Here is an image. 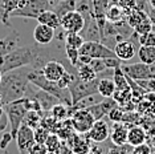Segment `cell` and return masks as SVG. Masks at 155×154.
<instances>
[{
	"mask_svg": "<svg viewBox=\"0 0 155 154\" xmlns=\"http://www.w3.org/2000/svg\"><path fill=\"white\" fill-rule=\"evenodd\" d=\"M31 69H32L31 66H23L3 73L0 82V96L3 105L25 97L27 90L31 85L28 80V73Z\"/></svg>",
	"mask_w": 155,
	"mask_h": 154,
	"instance_id": "cell-1",
	"label": "cell"
},
{
	"mask_svg": "<svg viewBox=\"0 0 155 154\" xmlns=\"http://www.w3.org/2000/svg\"><path fill=\"white\" fill-rule=\"evenodd\" d=\"M28 80L32 85L37 86L38 89H43L45 92L53 94L54 97H57L62 104L72 106V96H70L69 89H62L57 85V82L45 79L40 69H31L29 73H28Z\"/></svg>",
	"mask_w": 155,
	"mask_h": 154,
	"instance_id": "cell-2",
	"label": "cell"
},
{
	"mask_svg": "<svg viewBox=\"0 0 155 154\" xmlns=\"http://www.w3.org/2000/svg\"><path fill=\"white\" fill-rule=\"evenodd\" d=\"M4 112H5L7 118H8V122H9L11 134H12L13 139H15L16 134H17V130H19L20 126H21L24 117H25V114L28 112V109L25 108V104H24V100L20 99V100L13 101V102L5 104L4 105Z\"/></svg>",
	"mask_w": 155,
	"mask_h": 154,
	"instance_id": "cell-3",
	"label": "cell"
},
{
	"mask_svg": "<svg viewBox=\"0 0 155 154\" xmlns=\"http://www.w3.org/2000/svg\"><path fill=\"white\" fill-rule=\"evenodd\" d=\"M52 5L48 0H25L21 8L15 9L9 17H25V19H37L40 13L51 9Z\"/></svg>",
	"mask_w": 155,
	"mask_h": 154,
	"instance_id": "cell-4",
	"label": "cell"
},
{
	"mask_svg": "<svg viewBox=\"0 0 155 154\" xmlns=\"http://www.w3.org/2000/svg\"><path fill=\"white\" fill-rule=\"evenodd\" d=\"M98 77L93 81H82L80 80L78 77L76 76V79L73 80V82L70 84L69 86V92H70V96H72V105L77 104L80 100L85 99V97L90 96V94H94V93H98L97 90V85H98Z\"/></svg>",
	"mask_w": 155,
	"mask_h": 154,
	"instance_id": "cell-5",
	"label": "cell"
},
{
	"mask_svg": "<svg viewBox=\"0 0 155 154\" xmlns=\"http://www.w3.org/2000/svg\"><path fill=\"white\" fill-rule=\"evenodd\" d=\"M80 55L89 56L91 59H107V57H117L114 51L105 45L101 41H85L82 47L80 48Z\"/></svg>",
	"mask_w": 155,
	"mask_h": 154,
	"instance_id": "cell-6",
	"label": "cell"
},
{
	"mask_svg": "<svg viewBox=\"0 0 155 154\" xmlns=\"http://www.w3.org/2000/svg\"><path fill=\"white\" fill-rule=\"evenodd\" d=\"M70 122H72V128L76 133L86 134L91 129L96 120H94V117L87 109H80V110H74L70 114Z\"/></svg>",
	"mask_w": 155,
	"mask_h": 154,
	"instance_id": "cell-7",
	"label": "cell"
},
{
	"mask_svg": "<svg viewBox=\"0 0 155 154\" xmlns=\"http://www.w3.org/2000/svg\"><path fill=\"white\" fill-rule=\"evenodd\" d=\"M122 71L125 75L133 79L134 81H140V80H150L155 79V73L151 69V65L144 64V62H135V64L129 65H121Z\"/></svg>",
	"mask_w": 155,
	"mask_h": 154,
	"instance_id": "cell-8",
	"label": "cell"
},
{
	"mask_svg": "<svg viewBox=\"0 0 155 154\" xmlns=\"http://www.w3.org/2000/svg\"><path fill=\"white\" fill-rule=\"evenodd\" d=\"M85 25V17L78 11L68 12L60 19V27L65 32H77L80 33Z\"/></svg>",
	"mask_w": 155,
	"mask_h": 154,
	"instance_id": "cell-9",
	"label": "cell"
},
{
	"mask_svg": "<svg viewBox=\"0 0 155 154\" xmlns=\"http://www.w3.org/2000/svg\"><path fill=\"white\" fill-rule=\"evenodd\" d=\"M16 145L17 149L21 154H28L29 148L35 143V134H33V129L31 126H28L25 124H21V126L19 128L16 134Z\"/></svg>",
	"mask_w": 155,
	"mask_h": 154,
	"instance_id": "cell-10",
	"label": "cell"
},
{
	"mask_svg": "<svg viewBox=\"0 0 155 154\" xmlns=\"http://www.w3.org/2000/svg\"><path fill=\"white\" fill-rule=\"evenodd\" d=\"M84 17H85V25H84V29L80 32L81 36L84 37V40L85 41H101V31H100V27H98L96 17H94V13L90 12Z\"/></svg>",
	"mask_w": 155,
	"mask_h": 154,
	"instance_id": "cell-11",
	"label": "cell"
},
{
	"mask_svg": "<svg viewBox=\"0 0 155 154\" xmlns=\"http://www.w3.org/2000/svg\"><path fill=\"white\" fill-rule=\"evenodd\" d=\"M86 137L89 138L91 142H96V143L105 142L110 137V128H109V124L104 118L97 120L93 124L90 130L86 133Z\"/></svg>",
	"mask_w": 155,
	"mask_h": 154,
	"instance_id": "cell-12",
	"label": "cell"
},
{
	"mask_svg": "<svg viewBox=\"0 0 155 154\" xmlns=\"http://www.w3.org/2000/svg\"><path fill=\"white\" fill-rule=\"evenodd\" d=\"M41 73L44 75L45 79L51 80V81L57 82L61 76L66 72V66L64 62L58 61V60H49L44 64V66L40 69Z\"/></svg>",
	"mask_w": 155,
	"mask_h": 154,
	"instance_id": "cell-13",
	"label": "cell"
},
{
	"mask_svg": "<svg viewBox=\"0 0 155 154\" xmlns=\"http://www.w3.org/2000/svg\"><path fill=\"white\" fill-rule=\"evenodd\" d=\"M138 44L133 43L130 38L127 40H122V41H118L117 44L114 45V53L115 56L119 59L121 61H129L131 60L134 56L137 55L138 52Z\"/></svg>",
	"mask_w": 155,
	"mask_h": 154,
	"instance_id": "cell-14",
	"label": "cell"
},
{
	"mask_svg": "<svg viewBox=\"0 0 155 154\" xmlns=\"http://www.w3.org/2000/svg\"><path fill=\"white\" fill-rule=\"evenodd\" d=\"M117 101H115L113 97H109V99H102V101L100 102L91 105V106L86 108L87 110L91 113V116L94 117V120H101V118H105L109 114V112L111 109H114L117 106Z\"/></svg>",
	"mask_w": 155,
	"mask_h": 154,
	"instance_id": "cell-15",
	"label": "cell"
},
{
	"mask_svg": "<svg viewBox=\"0 0 155 154\" xmlns=\"http://www.w3.org/2000/svg\"><path fill=\"white\" fill-rule=\"evenodd\" d=\"M56 37V29L37 23L33 29V38L38 45H49Z\"/></svg>",
	"mask_w": 155,
	"mask_h": 154,
	"instance_id": "cell-16",
	"label": "cell"
},
{
	"mask_svg": "<svg viewBox=\"0 0 155 154\" xmlns=\"http://www.w3.org/2000/svg\"><path fill=\"white\" fill-rule=\"evenodd\" d=\"M17 44H19V32L16 31H12L9 35H7L4 38L0 40V64H2V59L15 49Z\"/></svg>",
	"mask_w": 155,
	"mask_h": 154,
	"instance_id": "cell-17",
	"label": "cell"
},
{
	"mask_svg": "<svg viewBox=\"0 0 155 154\" xmlns=\"http://www.w3.org/2000/svg\"><path fill=\"white\" fill-rule=\"evenodd\" d=\"M127 133H129V128H126L121 122L115 124L113 130H110L111 142L114 143L115 146H119V148L127 145Z\"/></svg>",
	"mask_w": 155,
	"mask_h": 154,
	"instance_id": "cell-18",
	"label": "cell"
},
{
	"mask_svg": "<svg viewBox=\"0 0 155 154\" xmlns=\"http://www.w3.org/2000/svg\"><path fill=\"white\" fill-rule=\"evenodd\" d=\"M147 138V133L142 126H131L129 128L127 133V143L130 146H138L140 143H144Z\"/></svg>",
	"mask_w": 155,
	"mask_h": 154,
	"instance_id": "cell-19",
	"label": "cell"
},
{
	"mask_svg": "<svg viewBox=\"0 0 155 154\" xmlns=\"http://www.w3.org/2000/svg\"><path fill=\"white\" fill-rule=\"evenodd\" d=\"M37 23L44 24V25H48L53 29H58L60 28V17L56 13L53 9H47L43 13H40L37 17Z\"/></svg>",
	"mask_w": 155,
	"mask_h": 154,
	"instance_id": "cell-20",
	"label": "cell"
},
{
	"mask_svg": "<svg viewBox=\"0 0 155 154\" xmlns=\"http://www.w3.org/2000/svg\"><path fill=\"white\" fill-rule=\"evenodd\" d=\"M98 85L97 90L104 99H109L113 97V94L115 92V84L113 81V79H107V77H98Z\"/></svg>",
	"mask_w": 155,
	"mask_h": 154,
	"instance_id": "cell-21",
	"label": "cell"
},
{
	"mask_svg": "<svg viewBox=\"0 0 155 154\" xmlns=\"http://www.w3.org/2000/svg\"><path fill=\"white\" fill-rule=\"evenodd\" d=\"M76 75L80 80L86 82L93 81V80L97 79V73L94 72V69L89 64H82V62H78L76 65Z\"/></svg>",
	"mask_w": 155,
	"mask_h": 154,
	"instance_id": "cell-22",
	"label": "cell"
},
{
	"mask_svg": "<svg viewBox=\"0 0 155 154\" xmlns=\"http://www.w3.org/2000/svg\"><path fill=\"white\" fill-rule=\"evenodd\" d=\"M77 3H78V0H61V2H58L57 4H54L52 7V9H53V11L58 15L60 19H61V17L64 15H66L68 12L76 11Z\"/></svg>",
	"mask_w": 155,
	"mask_h": 154,
	"instance_id": "cell-23",
	"label": "cell"
},
{
	"mask_svg": "<svg viewBox=\"0 0 155 154\" xmlns=\"http://www.w3.org/2000/svg\"><path fill=\"white\" fill-rule=\"evenodd\" d=\"M125 13L126 11L122 8L119 4L117 3H114V4H110L109 5V8L106 9V12H105V16H106V20L110 23H115V22H119V20L125 19Z\"/></svg>",
	"mask_w": 155,
	"mask_h": 154,
	"instance_id": "cell-24",
	"label": "cell"
},
{
	"mask_svg": "<svg viewBox=\"0 0 155 154\" xmlns=\"http://www.w3.org/2000/svg\"><path fill=\"white\" fill-rule=\"evenodd\" d=\"M69 108L70 106H68V105H65V104H62V102H58V104H56L51 110H49V114H51L52 117L54 118V120L64 121V120H66V118L70 117Z\"/></svg>",
	"mask_w": 155,
	"mask_h": 154,
	"instance_id": "cell-25",
	"label": "cell"
},
{
	"mask_svg": "<svg viewBox=\"0 0 155 154\" xmlns=\"http://www.w3.org/2000/svg\"><path fill=\"white\" fill-rule=\"evenodd\" d=\"M137 55L144 64L153 65L155 62V47H139Z\"/></svg>",
	"mask_w": 155,
	"mask_h": 154,
	"instance_id": "cell-26",
	"label": "cell"
},
{
	"mask_svg": "<svg viewBox=\"0 0 155 154\" xmlns=\"http://www.w3.org/2000/svg\"><path fill=\"white\" fill-rule=\"evenodd\" d=\"M113 81L115 84V88L117 89H130L129 81H127V76L125 75V72L122 71V68H115L114 69V76H113Z\"/></svg>",
	"mask_w": 155,
	"mask_h": 154,
	"instance_id": "cell-27",
	"label": "cell"
},
{
	"mask_svg": "<svg viewBox=\"0 0 155 154\" xmlns=\"http://www.w3.org/2000/svg\"><path fill=\"white\" fill-rule=\"evenodd\" d=\"M43 113H40V112H36V110H28L25 117H24V121L23 124L28 125V126H31L32 129H36L37 126H40L41 124V118H43Z\"/></svg>",
	"mask_w": 155,
	"mask_h": 154,
	"instance_id": "cell-28",
	"label": "cell"
},
{
	"mask_svg": "<svg viewBox=\"0 0 155 154\" xmlns=\"http://www.w3.org/2000/svg\"><path fill=\"white\" fill-rule=\"evenodd\" d=\"M64 43L70 45L73 48H77L80 49L82 47V44L85 43L84 37L81 36V33H77V32H65V38H64Z\"/></svg>",
	"mask_w": 155,
	"mask_h": 154,
	"instance_id": "cell-29",
	"label": "cell"
},
{
	"mask_svg": "<svg viewBox=\"0 0 155 154\" xmlns=\"http://www.w3.org/2000/svg\"><path fill=\"white\" fill-rule=\"evenodd\" d=\"M65 55H66V59H68L69 64L76 68V65L78 64V60H80V49L65 44Z\"/></svg>",
	"mask_w": 155,
	"mask_h": 154,
	"instance_id": "cell-30",
	"label": "cell"
},
{
	"mask_svg": "<svg viewBox=\"0 0 155 154\" xmlns=\"http://www.w3.org/2000/svg\"><path fill=\"white\" fill-rule=\"evenodd\" d=\"M93 3V13L94 16H104L106 9L109 8V0H91Z\"/></svg>",
	"mask_w": 155,
	"mask_h": 154,
	"instance_id": "cell-31",
	"label": "cell"
},
{
	"mask_svg": "<svg viewBox=\"0 0 155 154\" xmlns=\"http://www.w3.org/2000/svg\"><path fill=\"white\" fill-rule=\"evenodd\" d=\"M61 141L62 139L56 133H49L47 141H45V146H47L48 152H56L60 148V145H61Z\"/></svg>",
	"mask_w": 155,
	"mask_h": 154,
	"instance_id": "cell-32",
	"label": "cell"
},
{
	"mask_svg": "<svg viewBox=\"0 0 155 154\" xmlns=\"http://www.w3.org/2000/svg\"><path fill=\"white\" fill-rule=\"evenodd\" d=\"M123 116H125V109H123L121 105H117L114 109H111L109 112L107 117L110 118V121H113L114 124H118V122L123 121Z\"/></svg>",
	"mask_w": 155,
	"mask_h": 154,
	"instance_id": "cell-33",
	"label": "cell"
},
{
	"mask_svg": "<svg viewBox=\"0 0 155 154\" xmlns=\"http://www.w3.org/2000/svg\"><path fill=\"white\" fill-rule=\"evenodd\" d=\"M139 47H155V32L151 31L149 33L140 35L138 37Z\"/></svg>",
	"mask_w": 155,
	"mask_h": 154,
	"instance_id": "cell-34",
	"label": "cell"
},
{
	"mask_svg": "<svg viewBox=\"0 0 155 154\" xmlns=\"http://www.w3.org/2000/svg\"><path fill=\"white\" fill-rule=\"evenodd\" d=\"M134 31H135L139 35H144V33H149L153 31V24H151V20H150V17H147V19H144L142 20L138 25H135L134 27Z\"/></svg>",
	"mask_w": 155,
	"mask_h": 154,
	"instance_id": "cell-35",
	"label": "cell"
},
{
	"mask_svg": "<svg viewBox=\"0 0 155 154\" xmlns=\"http://www.w3.org/2000/svg\"><path fill=\"white\" fill-rule=\"evenodd\" d=\"M33 134H35V142L45 143V141H47V138L49 136V132L40 125V126H37L36 129H33Z\"/></svg>",
	"mask_w": 155,
	"mask_h": 154,
	"instance_id": "cell-36",
	"label": "cell"
},
{
	"mask_svg": "<svg viewBox=\"0 0 155 154\" xmlns=\"http://www.w3.org/2000/svg\"><path fill=\"white\" fill-rule=\"evenodd\" d=\"M89 65L91 66V68L94 69V72L97 73V76L100 75V73H102L104 71H106V65H105V61L104 59H91Z\"/></svg>",
	"mask_w": 155,
	"mask_h": 154,
	"instance_id": "cell-37",
	"label": "cell"
},
{
	"mask_svg": "<svg viewBox=\"0 0 155 154\" xmlns=\"http://www.w3.org/2000/svg\"><path fill=\"white\" fill-rule=\"evenodd\" d=\"M0 23H3L7 27H11L9 23V15L5 9V0H0Z\"/></svg>",
	"mask_w": 155,
	"mask_h": 154,
	"instance_id": "cell-38",
	"label": "cell"
},
{
	"mask_svg": "<svg viewBox=\"0 0 155 154\" xmlns=\"http://www.w3.org/2000/svg\"><path fill=\"white\" fill-rule=\"evenodd\" d=\"M47 153L48 149L45 146V143H40V142H35L28 150V154H47Z\"/></svg>",
	"mask_w": 155,
	"mask_h": 154,
	"instance_id": "cell-39",
	"label": "cell"
},
{
	"mask_svg": "<svg viewBox=\"0 0 155 154\" xmlns=\"http://www.w3.org/2000/svg\"><path fill=\"white\" fill-rule=\"evenodd\" d=\"M131 154H151V148L146 142L140 143L138 146H134L131 150Z\"/></svg>",
	"mask_w": 155,
	"mask_h": 154,
	"instance_id": "cell-40",
	"label": "cell"
},
{
	"mask_svg": "<svg viewBox=\"0 0 155 154\" xmlns=\"http://www.w3.org/2000/svg\"><path fill=\"white\" fill-rule=\"evenodd\" d=\"M117 4H119L126 13H129L131 9L135 8V0H117Z\"/></svg>",
	"mask_w": 155,
	"mask_h": 154,
	"instance_id": "cell-41",
	"label": "cell"
},
{
	"mask_svg": "<svg viewBox=\"0 0 155 154\" xmlns=\"http://www.w3.org/2000/svg\"><path fill=\"white\" fill-rule=\"evenodd\" d=\"M12 139H13V137H12V134H11V132L9 133H3V137H2V139H0V149H7V146L9 145V142H12Z\"/></svg>",
	"mask_w": 155,
	"mask_h": 154,
	"instance_id": "cell-42",
	"label": "cell"
},
{
	"mask_svg": "<svg viewBox=\"0 0 155 154\" xmlns=\"http://www.w3.org/2000/svg\"><path fill=\"white\" fill-rule=\"evenodd\" d=\"M54 153L56 154H73L72 149H70V146L66 143V141H64V139L61 141V145H60V148L56 150Z\"/></svg>",
	"mask_w": 155,
	"mask_h": 154,
	"instance_id": "cell-43",
	"label": "cell"
},
{
	"mask_svg": "<svg viewBox=\"0 0 155 154\" xmlns=\"http://www.w3.org/2000/svg\"><path fill=\"white\" fill-rule=\"evenodd\" d=\"M147 0H135V8L140 9V11L149 12V8H147Z\"/></svg>",
	"mask_w": 155,
	"mask_h": 154,
	"instance_id": "cell-44",
	"label": "cell"
},
{
	"mask_svg": "<svg viewBox=\"0 0 155 154\" xmlns=\"http://www.w3.org/2000/svg\"><path fill=\"white\" fill-rule=\"evenodd\" d=\"M149 17H150V20H151V24H153V31L155 32V9L154 8H149Z\"/></svg>",
	"mask_w": 155,
	"mask_h": 154,
	"instance_id": "cell-45",
	"label": "cell"
},
{
	"mask_svg": "<svg viewBox=\"0 0 155 154\" xmlns=\"http://www.w3.org/2000/svg\"><path fill=\"white\" fill-rule=\"evenodd\" d=\"M147 2H149V5L151 7V8L155 9V0H147Z\"/></svg>",
	"mask_w": 155,
	"mask_h": 154,
	"instance_id": "cell-46",
	"label": "cell"
},
{
	"mask_svg": "<svg viewBox=\"0 0 155 154\" xmlns=\"http://www.w3.org/2000/svg\"><path fill=\"white\" fill-rule=\"evenodd\" d=\"M48 2H49V3H51V5H52V7H53L54 4H57V3H58V2H61V0H48ZM51 9H52V8H51Z\"/></svg>",
	"mask_w": 155,
	"mask_h": 154,
	"instance_id": "cell-47",
	"label": "cell"
},
{
	"mask_svg": "<svg viewBox=\"0 0 155 154\" xmlns=\"http://www.w3.org/2000/svg\"><path fill=\"white\" fill-rule=\"evenodd\" d=\"M151 69H153V72L155 73V62H154V64H153V65H151Z\"/></svg>",
	"mask_w": 155,
	"mask_h": 154,
	"instance_id": "cell-48",
	"label": "cell"
},
{
	"mask_svg": "<svg viewBox=\"0 0 155 154\" xmlns=\"http://www.w3.org/2000/svg\"><path fill=\"white\" fill-rule=\"evenodd\" d=\"M2 77H3V72H2V69H0V82H2Z\"/></svg>",
	"mask_w": 155,
	"mask_h": 154,
	"instance_id": "cell-49",
	"label": "cell"
},
{
	"mask_svg": "<svg viewBox=\"0 0 155 154\" xmlns=\"http://www.w3.org/2000/svg\"><path fill=\"white\" fill-rule=\"evenodd\" d=\"M47 154H56V153H54V152H48Z\"/></svg>",
	"mask_w": 155,
	"mask_h": 154,
	"instance_id": "cell-50",
	"label": "cell"
},
{
	"mask_svg": "<svg viewBox=\"0 0 155 154\" xmlns=\"http://www.w3.org/2000/svg\"><path fill=\"white\" fill-rule=\"evenodd\" d=\"M4 154H7V153H4Z\"/></svg>",
	"mask_w": 155,
	"mask_h": 154,
	"instance_id": "cell-51",
	"label": "cell"
}]
</instances>
